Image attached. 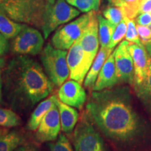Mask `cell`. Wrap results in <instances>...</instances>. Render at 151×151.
I'll return each instance as SVG.
<instances>
[{
  "label": "cell",
  "instance_id": "obj_1",
  "mask_svg": "<svg viewBox=\"0 0 151 151\" xmlns=\"http://www.w3.org/2000/svg\"><path fill=\"white\" fill-rule=\"evenodd\" d=\"M86 109L97 127L109 139L126 141L137 133L139 118L124 89L93 91Z\"/></svg>",
  "mask_w": 151,
  "mask_h": 151
},
{
  "label": "cell",
  "instance_id": "obj_2",
  "mask_svg": "<svg viewBox=\"0 0 151 151\" xmlns=\"http://www.w3.org/2000/svg\"><path fill=\"white\" fill-rule=\"evenodd\" d=\"M4 83L13 105L23 109L31 108L46 98L53 86L41 65L27 55L11 60L5 71Z\"/></svg>",
  "mask_w": 151,
  "mask_h": 151
},
{
  "label": "cell",
  "instance_id": "obj_3",
  "mask_svg": "<svg viewBox=\"0 0 151 151\" xmlns=\"http://www.w3.org/2000/svg\"><path fill=\"white\" fill-rule=\"evenodd\" d=\"M46 0H0V11L14 21L41 28Z\"/></svg>",
  "mask_w": 151,
  "mask_h": 151
},
{
  "label": "cell",
  "instance_id": "obj_4",
  "mask_svg": "<svg viewBox=\"0 0 151 151\" xmlns=\"http://www.w3.org/2000/svg\"><path fill=\"white\" fill-rule=\"evenodd\" d=\"M67 51L54 48L48 43L41 52L40 59L46 75L55 86H61L69 76Z\"/></svg>",
  "mask_w": 151,
  "mask_h": 151
},
{
  "label": "cell",
  "instance_id": "obj_5",
  "mask_svg": "<svg viewBox=\"0 0 151 151\" xmlns=\"http://www.w3.org/2000/svg\"><path fill=\"white\" fill-rule=\"evenodd\" d=\"M80 14L81 11L66 0H56L54 4L46 1L41 28L44 39H47L59 26L69 22Z\"/></svg>",
  "mask_w": 151,
  "mask_h": 151
},
{
  "label": "cell",
  "instance_id": "obj_6",
  "mask_svg": "<svg viewBox=\"0 0 151 151\" xmlns=\"http://www.w3.org/2000/svg\"><path fill=\"white\" fill-rule=\"evenodd\" d=\"M92 13L93 11L86 13L73 21L59 28L52 36V46L60 50H69L73 43L80 39L89 23Z\"/></svg>",
  "mask_w": 151,
  "mask_h": 151
},
{
  "label": "cell",
  "instance_id": "obj_7",
  "mask_svg": "<svg viewBox=\"0 0 151 151\" xmlns=\"http://www.w3.org/2000/svg\"><path fill=\"white\" fill-rule=\"evenodd\" d=\"M73 143L75 151H106L102 138L86 120H81L77 125Z\"/></svg>",
  "mask_w": 151,
  "mask_h": 151
},
{
  "label": "cell",
  "instance_id": "obj_8",
  "mask_svg": "<svg viewBox=\"0 0 151 151\" xmlns=\"http://www.w3.org/2000/svg\"><path fill=\"white\" fill-rule=\"evenodd\" d=\"M129 41H122L113 51L118 82L130 85L134 83V67L129 51Z\"/></svg>",
  "mask_w": 151,
  "mask_h": 151
},
{
  "label": "cell",
  "instance_id": "obj_9",
  "mask_svg": "<svg viewBox=\"0 0 151 151\" xmlns=\"http://www.w3.org/2000/svg\"><path fill=\"white\" fill-rule=\"evenodd\" d=\"M78 41L84 51L88 65L90 68L99 51L100 44L99 39V23L96 11H93L92 13L89 23L84 29Z\"/></svg>",
  "mask_w": 151,
  "mask_h": 151
},
{
  "label": "cell",
  "instance_id": "obj_10",
  "mask_svg": "<svg viewBox=\"0 0 151 151\" xmlns=\"http://www.w3.org/2000/svg\"><path fill=\"white\" fill-rule=\"evenodd\" d=\"M67 60L70 78L82 84L90 67L87 63L84 51L78 40L76 41L69 49Z\"/></svg>",
  "mask_w": 151,
  "mask_h": 151
},
{
  "label": "cell",
  "instance_id": "obj_11",
  "mask_svg": "<svg viewBox=\"0 0 151 151\" xmlns=\"http://www.w3.org/2000/svg\"><path fill=\"white\" fill-rule=\"evenodd\" d=\"M60 129L61 122L60 112L58 104H56L41 120L36 132V139L40 142L55 141L59 135Z\"/></svg>",
  "mask_w": 151,
  "mask_h": 151
},
{
  "label": "cell",
  "instance_id": "obj_12",
  "mask_svg": "<svg viewBox=\"0 0 151 151\" xmlns=\"http://www.w3.org/2000/svg\"><path fill=\"white\" fill-rule=\"evenodd\" d=\"M128 48L134 67V86L141 84L146 78L151 66V58L143 44L129 42Z\"/></svg>",
  "mask_w": 151,
  "mask_h": 151
},
{
  "label": "cell",
  "instance_id": "obj_13",
  "mask_svg": "<svg viewBox=\"0 0 151 151\" xmlns=\"http://www.w3.org/2000/svg\"><path fill=\"white\" fill-rule=\"evenodd\" d=\"M58 95L62 103L78 109L83 108L87 99L84 88L81 83L72 79L60 86Z\"/></svg>",
  "mask_w": 151,
  "mask_h": 151
},
{
  "label": "cell",
  "instance_id": "obj_14",
  "mask_svg": "<svg viewBox=\"0 0 151 151\" xmlns=\"http://www.w3.org/2000/svg\"><path fill=\"white\" fill-rule=\"evenodd\" d=\"M119 83L113 53H111L104 64L98 75L95 84L92 88L93 91L109 89Z\"/></svg>",
  "mask_w": 151,
  "mask_h": 151
},
{
  "label": "cell",
  "instance_id": "obj_15",
  "mask_svg": "<svg viewBox=\"0 0 151 151\" xmlns=\"http://www.w3.org/2000/svg\"><path fill=\"white\" fill-rule=\"evenodd\" d=\"M112 51V49L101 47L84 80V86L86 88H89V89L93 88L98 75H99L104 64L107 60V58H109V56L111 54Z\"/></svg>",
  "mask_w": 151,
  "mask_h": 151
},
{
  "label": "cell",
  "instance_id": "obj_16",
  "mask_svg": "<svg viewBox=\"0 0 151 151\" xmlns=\"http://www.w3.org/2000/svg\"><path fill=\"white\" fill-rule=\"evenodd\" d=\"M57 104L60 112L62 130L65 133H71L78 122V111L70 106L62 103L59 99L58 100Z\"/></svg>",
  "mask_w": 151,
  "mask_h": 151
},
{
  "label": "cell",
  "instance_id": "obj_17",
  "mask_svg": "<svg viewBox=\"0 0 151 151\" xmlns=\"http://www.w3.org/2000/svg\"><path fill=\"white\" fill-rule=\"evenodd\" d=\"M58 98L55 95H52L48 99L43 100L39 104L30 116L27 123V128L32 131L37 129L39 124L45 115L57 104Z\"/></svg>",
  "mask_w": 151,
  "mask_h": 151
},
{
  "label": "cell",
  "instance_id": "obj_18",
  "mask_svg": "<svg viewBox=\"0 0 151 151\" xmlns=\"http://www.w3.org/2000/svg\"><path fill=\"white\" fill-rule=\"evenodd\" d=\"M23 140L19 132L0 128V151H14L22 144Z\"/></svg>",
  "mask_w": 151,
  "mask_h": 151
},
{
  "label": "cell",
  "instance_id": "obj_19",
  "mask_svg": "<svg viewBox=\"0 0 151 151\" xmlns=\"http://www.w3.org/2000/svg\"><path fill=\"white\" fill-rule=\"evenodd\" d=\"M25 26V24H20L13 20L6 14L0 11V33L6 39L16 37Z\"/></svg>",
  "mask_w": 151,
  "mask_h": 151
},
{
  "label": "cell",
  "instance_id": "obj_20",
  "mask_svg": "<svg viewBox=\"0 0 151 151\" xmlns=\"http://www.w3.org/2000/svg\"><path fill=\"white\" fill-rule=\"evenodd\" d=\"M20 35L24 38L29 46L32 47L37 55L41 52L44 43V39L39 30L26 24L24 29L20 32Z\"/></svg>",
  "mask_w": 151,
  "mask_h": 151
},
{
  "label": "cell",
  "instance_id": "obj_21",
  "mask_svg": "<svg viewBox=\"0 0 151 151\" xmlns=\"http://www.w3.org/2000/svg\"><path fill=\"white\" fill-rule=\"evenodd\" d=\"M97 19L99 23V43L102 48H109L116 26L100 14H97Z\"/></svg>",
  "mask_w": 151,
  "mask_h": 151
},
{
  "label": "cell",
  "instance_id": "obj_22",
  "mask_svg": "<svg viewBox=\"0 0 151 151\" xmlns=\"http://www.w3.org/2000/svg\"><path fill=\"white\" fill-rule=\"evenodd\" d=\"M134 87L138 98L147 110L151 113V66L144 81L141 84Z\"/></svg>",
  "mask_w": 151,
  "mask_h": 151
},
{
  "label": "cell",
  "instance_id": "obj_23",
  "mask_svg": "<svg viewBox=\"0 0 151 151\" xmlns=\"http://www.w3.org/2000/svg\"><path fill=\"white\" fill-rule=\"evenodd\" d=\"M21 123V119L10 109L0 108V127H15Z\"/></svg>",
  "mask_w": 151,
  "mask_h": 151
},
{
  "label": "cell",
  "instance_id": "obj_24",
  "mask_svg": "<svg viewBox=\"0 0 151 151\" xmlns=\"http://www.w3.org/2000/svg\"><path fill=\"white\" fill-rule=\"evenodd\" d=\"M11 49L14 53L20 55H37V53L32 47L28 44L20 34L13 40Z\"/></svg>",
  "mask_w": 151,
  "mask_h": 151
},
{
  "label": "cell",
  "instance_id": "obj_25",
  "mask_svg": "<svg viewBox=\"0 0 151 151\" xmlns=\"http://www.w3.org/2000/svg\"><path fill=\"white\" fill-rule=\"evenodd\" d=\"M142 0H118L114 6L122 7L124 9L125 17L135 19L139 14V9Z\"/></svg>",
  "mask_w": 151,
  "mask_h": 151
},
{
  "label": "cell",
  "instance_id": "obj_26",
  "mask_svg": "<svg viewBox=\"0 0 151 151\" xmlns=\"http://www.w3.org/2000/svg\"><path fill=\"white\" fill-rule=\"evenodd\" d=\"M67 2L73 6L82 13L99 11L101 0H66Z\"/></svg>",
  "mask_w": 151,
  "mask_h": 151
},
{
  "label": "cell",
  "instance_id": "obj_27",
  "mask_svg": "<svg viewBox=\"0 0 151 151\" xmlns=\"http://www.w3.org/2000/svg\"><path fill=\"white\" fill-rule=\"evenodd\" d=\"M103 16L111 23L117 26L124 18L125 14L122 7L111 5L104 9Z\"/></svg>",
  "mask_w": 151,
  "mask_h": 151
},
{
  "label": "cell",
  "instance_id": "obj_28",
  "mask_svg": "<svg viewBox=\"0 0 151 151\" xmlns=\"http://www.w3.org/2000/svg\"><path fill=\"white\" fill-rule=\"evenodd\" d=\"M126 32H127V22L124 17L123 20L116 26V29L111 38L109 48L113 50V48L124 39V37H125Z\"/></svg>",
  "mask_w": 151,
  "mask_h": 151
},
{
  "label": "cell",
  "instance_id": "obj_29",
  "mask_svg": "<svg viewBox=\"0 0 151 151\" xmlns=\"http://www.w3.org/2000/svg\"><path fill=\"white\" fill-rule=\"evenodd\" d=\"M127 22V32L125 35V39L131 43L137 44H142L139 39L137 29V23L134 19H129L125 17Z\"/></svg>",
  "mask_w": 151,
  "mask_h": 151
},
{
  "label": "cell",
  "instance_id": "obj_30",
  "mask_svg": "<svg viewBox=\"0 0 151 151\" xmlns=\"http://www.w3.org/2000/svg\"><path fill=\"white\" fill-rule=\"evenodd\" d=\"M50 151H73L69 139L64 134H60L55 142L49 143Z\"/></svg>",
  "mask_w": 151,
  "mask_h": 151
},
{
  "label": "cell",
  "instance_id": "obj_31",
  "mask_svg": "<svg viewBox=\"0 0 151 151\" xmlns=\"http://www.w3.org/2000/svg\"><path fill=\"white\" fill-rule=\"evenodd\" d=\"M137 29L139 39L144 46L151 43V31L148 26L140 25L137 24Z\"/></svg>",
  "mask_w": 151,
  "mask_h": 151
},
{
  "label": "cell",
  "instance_id": "obj_32",
  "mask_svg": "<svg viewBox=\"0 0 151 151\" xmlns=\"http://www.w3.org/2000/svg\"><path fill=\"white\" fill-rule=\"evenodd\" d=\"M136 23L140 25L148 26L151 24V14L149 13H142L139 14L135 18Z\"/></svg>",
  "mask_w": 151,
  "mask_h": 151
},
{
  "label": "cell",
  "instance_id": "obj_33",
  "mask_svg": "<svg viewBox=\"0 0 151 151\" xmlns=\"http://www.w3.org/2000/svg\"><path fill=\"white\" fill-rule=\"evenodd\" d=\"M8 39H6L2 34L0 33V57L4 55L9 51V44Z\"/></svg>",
  "mask_w": 151,
  "mask_h": 151
},
{
  "label": "cell",
  "instance_id": "obj_34",
  "mask_svg": "<svg viewBox=\"0 0 151 151\" xmlns=\"http://www.w3.org/2000/svg\"><path fill=\"white\" fill-rule=\"evenodd\" d=\"M139 14L142 13L151 14V0H143L139 9ZM138 14V15H139Z\"/></svg>",
  "mask_w": 151,
  "mask_h": 151
},
{
  "label": "cell",
  "instance_id": "obj_35",
  "mask_svg": "<svg viewBox=\"0 0 151 151\" xmlns=\"http://www.w3.org/2000/svg\"><path fill=\"white\" fill-rule=\"evenodd\" d=\"M14 151H39L37 146L32 143H27V144L20 145Z\"/></svg>",
  "mask_w": 151,
  "mask_h": 151
},
{
  "label": "cell",
  "instance_id": "obj_36",
  "mask_svg": "<svg viewBox=\"0 0 151 151\" xmlns=\"http://www.w3.org/2000/svg\"><path fill=\"white\" fill-rule=\"evenodd\" d=\"M2 77H1V69H0V103L2 99Z\"/></svg>",
  "mask_w": 151,
  "mask_h": 151
},
{
  "label": "cell",
  "instance_id": "obj_37",
  "mask_svg": "<svg viewBox=\"0 0 151 151\" xmlns=\"http://www.w3.org/2000/svg\"><path fill=\"white\" fill-rule=\"evenodd\" d=\"M5 59L3 58H1L0 57V69L4 67V66L5 65Z\"/></svg>",
  "mask_w": 151,
  "mask_h": 151
},
{
  "label": "cell",
  "instance_id": "obj_38",
  "mask_svg": "<svg viewBox=\"0 0 151 151\" xmlns=\"http://www.w3.org/2000/svg\"><path fill=\"white\" fill-rule=\"evenodd\" d=\"M146 48L147 50V51H148L149 55H150V57L151 58V43H150V44L147 45V46H146Z\"/></svg>",
  "mask_w": 151,
  "mask_h": 151
},
{
  "label": "cell",
  "instance_id": "obj_39",
  "mask_svg": "<svg viewBox=\"0 0 151 151\" xmlns=\"http://www.w3.org/2000/svg\"><path fill=\"white\" fill-rule=\"evenodd\" d=\"M107 1H109V4H110L111 5L114 6V5H115V4L116 3V1H118V0H107Z\"/></svg>",
  "mask_w": 151,
  "mask_h": 151
},
{
  "label": "cell",
  "instance_id": "obj_40",
  "mask_svg": "<svg viewBox=\"0 0 151 151\" xmlns=\"http://www.w3.org/2000/svg\"><path fill=\"white\" fill-rule=\"evenodd\" d=\"M47 2L51 4H54L55 3V1L56 0H46Z\"/></svg>",
  "mask_w": 151,
  "mask_h": 151
},
{
  "label": "cell",
  "instance_id": "obj_41",
  "mask_svg": "<svg viewBox=\"0 0 151 151\" xmlns=\"http://www.w3.org/2000/svg\"><path fill=\"white\" fill-rule=\"evenodd\" d=\"M148 27H149V29H150V31H151V24H149V25L148 26Z\"/></svg>",
  "mask_w": 151,
  "mask_h": 151
},
{
  "label": "cell",
  "instance_id": "obj_42",
  "mask_svg": "<svg viewBox=\"0 0 151 151\" xmlns=\"http://www.w3.org/2000/svg\"><path fill=\"white\" fill-rule=\"evenodd\" d=\"M142 1H143V0H142Z\"/></svg>",
  "mask_w": 151,
  "mask_h": 151
}]
</instances>
